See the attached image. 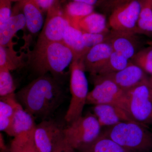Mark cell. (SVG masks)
Masks as SVG:
<instances>
[{"instance_id": "6da1fadb", "label": "cell", "mask_w": 152, "mask_h": 152, "mask_svg": "<svg viewBox=\"0 0 152 152\" xmlns=\"http://www.w3.org/2000/svg\"><path fill=\"white\" fill-rule=\"evenodd\" d=\"M24 109L34 118L48 119L65 99L64 91L59 80L46 75L37 78L15 94Z\"/></svg>"}, {"instance_id": "7c38bea8", "label": "cell", "mask_w": 152, "mask_h": 152, "mask_svg": "<svg viewBox=\"0 0 152 152\" xmlns=\"http://www.w3.org/2000/svg\"><path fill=\"white\" fill-rule=\"evenodd\" d=\"M113 51L110 44L102 43L90 48L82 57L86 72L91 75H96Z\"/></svg>"}, {"instance_id": "83f0119b", "label": "cell", "mask_w": 152, "mask_h": 152, "mask_svg": "<svg viewBox=\"0 0 152 152\" xmlns=\"http://www.w3.org/2000/svg\"><path fill=\"white\" fill-rule=\"evenodd\" d=\"M131 61L145 72L152 75V48L139 50Z\"/></svg>"}, {"instance_id": "2e32d148", "label": "cell", "mask_w": 152, "mask_h": 152, "mask_svg": "<svg viewBox=\"0 0 152 152\" xmlns=\"http://www.w3.org/2000/svg\"><path fill=\"white\" fill-rule=\"evenodd\" d=\"M19 7L24 15L26 26L32 34L38 33L42 26V11L33 0H21Z\"/></svg>"}, {"instance_id": "9a60e30c", "label": "cell", "mask_w": 152, "mask_h": 152, "mask_svg": "<svg viewBox=\"0 0 152 152\" xmlns=\"http://www.w3.org/2000/svg\"><path fill=\"white\" fill-rule=\"evenodd\" d=\"M34 118L19 104L16 109L10 125L5 132L8 135L15 137L33 131L36 126Z\"/></svg>"}, {"instance_id": "d590c367", "label": "cell", "mask_w": 152, "mask_h": 152, "mask_svg": "<svg viewBox=\"0 0 152 152\" xmlns=\"http://www.w3.org/2000/svg\"><path fill=\"white\" fill-rule=\"evenodd\" d=\"M1 152H11L10 148H8L7 149L5 150H1Z\"/></svg>"}, {"instance_id": "e575fe53", "label": "cell", "mask_w": 152, "mask_h": 152, "mask_svg": "<svg viewBox=\"0 0 152 152\" xmlns=\"http://www.w3.org/2000/svg\"><path fill=\"white\" fill-rule=\"evenodd\" d=\"M0 148H1V150H5L8 148L5 143L4 137L1 133L0 134Z\"/></svg>"}, {"instance_id": "836d02e7", "label": "cell", "mask_w": 152, "mask_h": 152, "mask_svg": "<svg viewBox=\"0 0 152 152\" xmlns=\"http://www.w3.org/2000/svg\"><path fill=\"white\" fill-rule=\"evenodd\" d=\"M71 1H75L81 2L86 3V4L95 6V5L96 6L98 3H99L101 0H71Z\"/></svg>"}, {"instance_id": "52a82bcc", "label": "cell", "mask_w": 152, "mask_h": 152, "mask_svg": "<svg viewBox=\"0 0 152 152\" xmlns=\"http://www.w3.org/2000/svg\"><path fill=\"white\" fill-rule=\"evenodd\" d=\"M128 113L133 120L142 123L152 119V85L142 82L127 91Z\"/></svg>"}, {"instance_id": "f1b7e54d", "label": "cell", "mask_w": 152, "mask_h": 152, "mask_svg": "<svg viewBox=\"0 0 152 152\" xmlns=\"http://www.w3.org/2000/svg\"><path fill=\"white\" fill-rule=\"evenodd\" d=\"M110 31L109 30L104 32L96 34L83 32V42L85 48L88 50L96 45L107 42Z\"/></svg>"}, {"instance_id": "30bf717a", "label": "cell", "mask_w": 152, "mask_h": 152, "mask_svg": "<svg viewBox=\"0 0 152 152\" xmlns=\"http://www.w3.org/2000/svg\"><path fill=\"white\" fill-rule=\"evenodd\" d=\"M70 25L59 4L49 9L42 30L36 44L63 41L66 28Z\"/></svg>"}, {"instance_id": "9c48e42d", "label": "cell", "mask_w": 152, "mask_h": 152, "mask_svg": "<svg viewBox=\"0 0 152 152\" xmlns=\"http://www.w3.org/2000/svg\"><path fill=\"white\" fill-rule=\"evenodd\" d=\"M64 128L55 120H43L36 125L34 140L39 152H53L64 139Z\"/></svg>"}, {"instance_id": "e0dca14e", "label": "cell", "mask_w": 152, "mask_h": 152, "mask_svg": "<svg viewBox=\"0 0 152 152\" xmlns=\"http://www.w3.org/2000/svg\"><path fill=\"white\" fill-rule=\"evenodd\" d=\"M26 26V19L23 12H12L10 19L0 27V45L8 46L11 45L14 36Z\"/></svg>"}, {"instance_id": "f546056e", "label": "cell", "mask_w": 152, "mask_h": 152, "mask_svg": "<svg viewBox=\"0 0 152 152\" xmlns=\"http://www.w3.org/2000/svg\"><path fill=\"white\" fill-rule=\"evenodd\" d=\"M134 0H101L96 6L104 12L110 13L118 7Z\"/></svg>"}, {"instance_id": "d4e9b609", "label": "cell", "mask_w": 152, "mask_h": 152, "mask_svg": "<svg viewBox=\"0 0 152 152\" xmlns=\"http://www.w3.org/2000/svg\"><path fill=\"white\" fill-rule=\"evenodd\" d=\"M34 130L14 137L11 143L10 152H39L34 142Z\"/></svg>"}, {"instance_id": "8992f818", "label": "cell", "mask_w": 152, "mask_h": 152, "mask_svg": "<svg viewBox=\"0 0 152 152\" xmlns=\"http://www.w3.org/2000/svg\"><path fill=\"white\" fill-rule=\"evenodd\" d=\"M91 76L94 86L88 94L86 104L113 105L122 109L128 113L126 91L110 79L96 75Z\"/></svg>"}, {"instance_id": "d6a6232c", "label": "cell", "mask_w": 152, "mask_h": 152, "mask_svg": "<svg viewBox=\"0 0 152 152\" xmlns=\"http://www.w3.org/2000/svg\"><path fill=\"white\" fill-rule=\"evenodd\" d=\"M53 152H77L76 150L71 147L65 139L58 145Z\"/></svg>"}, {"instance_id": "4316f807", "label": "cell", "mask_w": 152, "mask_h": 152, "mask_svg": "<svg viewBox=\"0 0 152 152\" xmlns=\"http://www.w3.org/2000/svg\"><path fill=\"white\" fill-rule=\"evenodd\" d=\"M16 87L10 71L6 67H0V96L15 94Z\"/></svg>"}, {"instance_id": "8d00e7d4", "label": "cell", "mask_w": 152, "mask_h": 152, "mask_svg": "<svg viewBox=\"0 0 152 152\" xmlns=\"http://www.w3.org/2000/svg\"><path fill=\"white\" fill-rule=\"evenodd\" d=\"M12 1H20L21 0H11Z\"/></svg>"}, {"instance_id": "d6986e66", "label": "cell", "mask_w": 152, "mask_h": 152, "mask_svg": "<svg viewBox=\"0 0 152 152\" xmlns=\"http://www.w3.org/2000/svg\"><path fill=\"white\" fill-rule=\"evenodd\" d=\"M83 35L81 31L70 24L64 34L63 42L73 53L74 59L81 58L88 51L84 45Z\"/></svg>"}, {"instance_id": "3957f363", "label": "cell", "mask_w": 152, "mask_h": 152, "mask_svg": "<svg viewBox=\"0 0 152 152\" xmlns=\"http://www.w3.org/2000/svg\"><path fill=\"white\" fill-rule=\"evenodd\" d=\"M102 133L126 152H152V134L142 123L121 122Z\"/></svg>"}, {"instance_id": "277c9868", "label": "cell", "mask_w": 152, "mask_h": 152, "mask_svg": "<svg viewBox=\"0 0 152 152\" xmlns=\"http://www.w3.org/2000/svg\"><path fill=\"white\" fill-rule=\"evenodd\" d=\"M70 91L71 99L65 120L69 124L83 116L86 104L88 84L86 77L84 66L81 58L74 59L70 66Z\"/></svg>"}, {"instance_id": "ac0fdd59", "label": "cell", "mask_w": 152, "mask_h": 152, "mask_svg": "<svg viewBox=\"0 0 152 152\" xmlns=\"http://www.w3.org/2000/svg\"><path fill=\"white\" fill-rule=\"evenodd\" d=\"M70 25L84 33L96 34L110 30L106 16L94 12Z\"/></svg>"}, {"instance_id": "7402d4cb", "label": "cell", "mask_w": 152, "mask_h": 152, "mask_svg": "<svg viewBox=\"0 0 152 152\" xmlns=\"http://www.w3.org/2000/svg\"><path fill=\"white\" fill-rule=\"evenodd\" d=\"M21 56H18L12 45L8 46L0 45V67H6L14 71L25 65Z\"/></svg>"}, {"instance_id": "44dd1931", "label": "cell", "mask_w": 152, "mask_h": 152, "mask_svg": "<svg viewBox=\"0 0 152 152\" xmlns=\"http://www.w3.org/2000/svg\"><path fill=\"white\" fill-rule=\"evenodd\" d=\"M77 152H126L121 147L101 132L91 143L80 148Z\"/></svg>"}, {"instance_id": "4dcf8cb0", "label": "cell", "mask_w": 152, "mask_h": 152, "mask_svg": "<svg viewBox=\"0 0 152 152\" xmlns=\"http://www.w3.org/2000/svg\"><path fill=\"white\" fill-rule=\"evenodd\" d=\"M11 0H0V27L10 19L12 14Z\"/></svg>"}, {"instance_id": "603a6c76", "label": "cell", "mask_w": 152, "mask_h": 152, "mask_svg": "<svg viewBox=\"0 0 152 152\" xmlns=\"http://www.w3.org/2000/svg\"><path fill=\"white\" fill-rule=\"evenodd\" d=\"M94 6L81 2L72 1L67 4L64 14L70 24L94 12Z\"/></svg>"}, {"instance_id": "ffe728a7", "label": "cell", "mask_w": 152, "mask_h": 152, "mask_svg": "<svg viewBox=\"0 0 152 152\" xmlns=\"http://www.w3.org/2000/svg\"><path fill=\"white\" fill-rule=\"evenodd\" d=\"M19 102L15 94L0 99V130L5 132L12 122Z\"/></svg>"}, {"instance_id": "cb8c5ba5", "label": "cell", "mask_w": 152, "mask_h": 152, "mask_svg": "<svg viewBox=\"0 0 152 152\" xmlns=\"http://www.w3.org/2000/svg\"><path fill=\"white\" fill-rule=\"evenodd\" d=\"M141 9L137 23V34L152 36V0H140Z\"/></svg>"}, {"instance_id": "8fae6325", "label": "cell", "mask_w": 152, "mask_h": 152, "mask_svg": "<svg viewBox=\"0 0 152 152\" xmlns=\"http://www.w3.org/2000/svg\"><path fill=\"white\" fill-rule=\"evenodd\" d=\"M144 72L141 68L130 61L128 65L121 70L98 76L111 80L121 89L127 91L139 84L148 80Z\"/></svg>"}, {"instance_id": "1f68e13d", "label": "cell", "mask_w": 152, "mask_h": 152, "mask_svg": "<svg viewBox=\"0 0 152 152\" xmlns=\"http://www.w3.org/2000/svg\"><path fill=\"white\" fill-rule=\"evenodd\" d=\"M42 12L47 11L58 4V0H33Z\"/></svg>"}, {"instance_id": "7a4b0ae2", "label": "cell", "mask_w": 152, "mask_h": 152, "mask_svg": "<svg viewBox=\"0 0 152 152\" xmlns=\"http://www.w3.org/2000/svg\"><path fill=\"white\" fill-rule=\"evenodd\" d=\"M73 53L63 42L36 44L29 53L28 64L40 76L50 72L58 78L74 59Z\"/></svg>"}, {"instance_id": "74e56055", "label": "cell", "mask_w": 152, "mask_h": 152, "mask_svg": "<svg viewBox=\"0 0 152 152\" xmlns=\"http://www.w3.org/2000/svg\"><path fill=\"white\" fill-rule=\"evenodd\" d=\"M151 84L152 85V81H151Z\"/></svg>"}, {"instance_id": "5b68a950", "label": "cell", "mask_w": 152, "mask_h": 152, "mask_svg": "<svg viewBox=\"0 0 152 152\" xmlns=\"http://www.w3.org/2000/svg\"><path fill=\"white\" fill-rule=\"evenodd\" d=\"M101 128L95 115L88 113L64 128V139L77 151L97 138L102 132Z\"/></svg>"}, {"instance_id": "484cf974", "label": "cell", "mask_w": 152, "mask_h": 152, "mask_svg": "<svg viewBox=\"0 0 152 152\" xmlns=\"http://www.w3.org/2000/svg\"><path fill=\"white\" fill-rule=\"evenodd\" d=\"M130 61L113 51L105 64L96 75H104L121 70L128 65Z\"/></svg>"}, {"instance_id": "5bb4252c", "label": "cell", "mask_w": 152, "mask_h": 152, "mask_svg": "<svg viewBox=\"0 0 152 152\" xmlns=\"http://www.w3.org/2000/svg\"><path fill=\"white\" fill-rule=\"evenodd\" d=\"M136 35L128 34L111 30L107 42L110 44L114 52L129 60L139 51V42Z\"/></svg>"}, {"instance_id": "4fadbf2b", "label": "cell", "mask_w": 152, "mask_h": 152, "mask_svg": "<svg viewBox=\"0 0 152 152\" xmlns=\"http://www.w3.org/2000/svg\"><path fill=\"white\" fill-rule=\"evenodd\" d=\"M93 110V114L102 127L111 126L121 122L135 121L124 110L113 105H96L94 106Z\"/></svg>"}, {"instance_id": "ba28073f", "label": "cell", "mask_w": 152, "mask_h": 152, "mask_svg": "<svg viewBox=\"0 0 152 152\" xmlns=\"http://www.w3.org/2000/svg\"><path fill=\"white\" fill-rule=\"evenodd\" d=\"M141 9L140 0H134L118 7L110 15L109 26L115 31L128 34H137Z\"/></svg>"}]
</instances>
